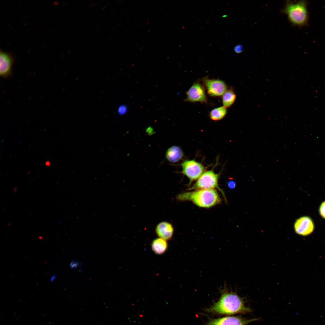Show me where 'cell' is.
Returning <instances> with one entry per match:
<instances>
[{
  "instance_id": "1",
  "label": "cell",
  "mask_w": 325,
  "mask_h": 325,
  "mask_svg": "<svg viewBox=\"0 0 325 325\" xmlns=\"http://www.w3.org/2000/svg\"><path fill=\"white\" fill-rule=\"evenodd\" d=\"M206 311L210 313L230 315L248 313L251 310L245 305L243 299L236 293L224 291L219 300Z\"/></svg>"
},
{
  "instance_id": "2",
  "label": "cell",
  "mask_w": 325,
  "mask_h": 325,
  "mask_svg": "<svg viewBox=\"0 0 325 325\" xmlns=\"http://www.w3.org/2000/svg\"><path fill=\"white\" fill-rule=\"evenodd\" d=\"M179 200L190 201L198 207L209 208L219 204L221 199L215 189H200L179 194Z\"/></svg>"
},
{
  "instance_id": "3",
  "label": "cell",
  "mask_w": 325,
  "mask_h": 325,
  "mask_svg": "<svg viewBox=\"0 0 325 325\" xmlns=\"http://www.w3.org/2000/svg\"><path fill=\"white\" fill-rule=\"evenodd\" d=\"M308 2L305 0L296 2L287 1L283 12L287 15L289 21L293 25L303 26L308 24L309 16Z\"/></svg>"
},
{
  "instance_id": "4",
  "label": "cell",
  "mask_w": 325,
  "mask_h": 325,
  "mask_svg": "<svg viewBox=\"0 0 325 325\" xmlns=\"http://www.w3.org/2000/svg\"><path fill=\"white\" fill-rule=\"evenodd\" d=\"M219 175V174L215 173L212 169L205 172L189 190L217 189L225 198L224 193L219 186L218 180Z\"/></svg>"
},
{
  "instance_id": "5",
  "label": "cell",
  "mask_w": 325,
  "mask_h": 325,
  "mask_svg": "<svg viewBox=\"0 0 325 325\" xmlns=\"http://www.w3.org/2000/svg\"><path fill=\"white\" fill-rule=\"evenodd\" d=\"M181 173L189 179V184L198 179L204 172L205 168L201 163L194 160H187L181 164Z\"/></svg>"
},
{
  "instance_id": "6",
  "label": "cell",
  "mask_w": 325,
  "mask_h": 325,
  "mask_svg": "<svg viewBox=\"0 0 325 325\" xmlns=\"http://www.w3.org/2000/svg\"><path fill=\"white\" fill-rule=\"evenodd\" d=\"M15 57L12 53L0 51V75L3 79L11 77L12 66L14 62Z\"/></svg>"
},
{
  "instance_id": "7",
  "label": "cell",
  "mask_w": 325,
  "mask_h": 325,
  "mask_svg": "<svg viewBox=\"0 0 325 325\" xmlns=\"http://www.w3.org/2000/svg\"><path fill=\"white\" fill-rule=\"evenodd\" d=\"M203 82L208 94L211 96L222 95L227 90L226 84L221 80L204 78Z\"/></svg>"
},
{
  "instance_id": "8",
  "label": "cell",
  "mask_w": 325,
  "mask_h": 325,
  "mask_svg": "<svg viewBox=\"0 0 325 325\" xmlns=\"http://www.w3.org/2000/svg\"><path fill=\"white\" fill-rule=\"evenodd\" d=\"M258 319H246L238 316H227L209 320L208 325H248Z\"/></svg>"
},
{
  "instance_id": "9",
  "label": "cell",
  "mask_w": 325,
  "mask_h": 325,
  "mask_svg": "<svg viewBox=\"0 0 325 325\" xmlns=\"http://www.w3.org/2000/svg\"><path fill=\"white\" fill-rule=\"evenodd\" d=\"M186 95L185 101L203 103L207 101L204 89L198 82H197L193 84L187 92Z\"/></svg>"
},
{
  "instance_id": "10",
  "label": "cell",
  "mask_w": 325,
  "mask_h": 325,
  "mask_svg": "<svg viewBox=\"0 0 325 325\" xmlns=\"http://www.w3.org/2000/svg\"><path fill=\"white\" fill-rule=\"evenodd\" d=\"M294 228L296 234L305 236L313 232L314 225L313 221L310 217L303 216L296 220L294 223Z\"/></svg>"
},
{
  "instance_id": "11",
  "label": "cell",
  "mask_w": 325,
  "mask_h": 325,
  "mask_svg": "<svg viewBox=\"0 0 325 325\" xmlns=\"http://www.w3.org/2000/svg\"><path fill=\"white\" fill-rule=\"evenodd\" d=\"M174 231L172 224L167 221L160 222L157 225L155 229L156 234L159 238L166 240L172 238Z\"/></svg>"
},
{
  "instance_id": "12",
  "label": "cell",
  "mask_w": 325,
  "mask_h": 325,
  "mask_svg": "<svg viewBox=\"0 0 325 325\" xmlns=\"http://www.w3.org/2000/svg\"><path fill=\"white\" fill-rule=\"evenodd\" d=\"M183 152L180 147L174 146L167 150L166 156L169 161L174 163L181 160L183 157Z\"/></svg>"
},
{
  "instance_id": "13",
  "label": "cell",
  "mask_w": 325,
  "mask_h": 325,
  "mask_svg": "<svg viewBox=\"0 0 325 325\" xmlns=\"http://www.w3.org/2000/svg\"><path fill=\"white\" fill-rule=\"evenodd\" d=\"M166 240L160 238L154 239L152 243V248L155 253L161 254L164 253L167 248Z\"/></svg>"
},
{
  "instance_id": "14",
  "label": "cell",
  "mask_w": 325,
  "mask_h": 325,
  "mask_svg": "<svg viewBox=\"0 0 325 325\" xmlns=\"http://www.w3.org/2000/svg\"><path fill=\"white\" fill-rule=\"evenodd\" d=\"M236 98V95L233 89L227 90L222 95L223 106L226 108L230 107L234 102Z\"/></svg>"
},
{
  "instance_id": "15",
  "label": "cell",
  "mask_w": 325,
  "mask_h": 325,
  "mask_svg": "<svg viewBox=\"0 0 325 325\" xmlns=\"http://www.w3.org/2000/svg\"><path fill=\"white\" fill-rule=\"evenodd\" d=\"M227 113L226 108L220 107L212 109L209 113L210 118L214 121H218L223 119Z\"/></svg>"
},
{
  "instance_id": "16",
  "label": "cell",
  "mask_w": 325,
  "mask_h": 325,
  "mask_svg": "<svg viewBox=\"0 0 325 325\" xmlns=\"http://www.w3.org/2000/svg\"><path fill=\"white\" fill-rule=\"evenodd\" d=\"M319 212L321 216L325 219V201L321 204L319 209Z\"/></svg>"
},
{
  "instance_id": "17",
  "label": "cell",
  "mask_w": 325,
  "mask_h": 325,
  "mask_svg": "<svg viewBox=\"0 0 325 325\" xmlns=\"http://www.w3.org/2000/svg\"><path fill=\"white\" fill-rule=\"evenodd\" d=\"M234 51L237 53H240L243 51V47L241 44H238L234 47Z\"/></svg>"
},
{
  "instance_id": "18",
  "label": "cell",
  "mask_w": 325,
  "mask_h": 325,
  "mask_svg": "<svg viewBox=\"0 0 325 325\" xmlns=\"http://www.w3.org/2000/svg\"><path fill=\"white\" fill-rule=\"evenodd\" d=\"M127 110V108L126 106L124 105H121L119 108L118 112L120 114L123 115L126 113Z\"/></svg>"
},
{
  "instance_id": "19",
  "label": "cell",
  "mask_w": 325,
  "mask_h": 325,
  "mask_svg": "<svg viewBox=\"0 0 325 325\" xmlns=\"http://www.w3.org/2000/svg\"><path fill=\"white\" fill-rule=\"evenodd\" d=\"M229 187L231 188H233L236 186V183L233 181H229L228 183Z\"/></svg>"
},
{
  "instance_id": "20",
  "label": "cell",
  "mask_w": 325,
  "mask_h": 325,
  "mask_svg": "<svg viewBox=\"0 0 325 325\" xmlns=\"http://www.w3.org/2000/svg\"><path fill=\"white\" fill-rule=\"evenodd\" d=\"M56 276L55 275H54L52 276L50 279V280L51 282H52L56 278Z\"/></svg>"
},
{
  "instance_id": "21",
  "label": "cell",
  "mask_w": 325,
  "mask_h": 325,
  "mask_svg": "<svg viewBox=\"0 0 325 325\" xmlns=\"http://www.w3.org/2000/svg\"><path fill=\"white\" fill-rule=\"evenodd\" d=\"M45 165L47 166H50L51 165V163L49 161H47L45 162Z\"/></svg>"
}]
</instances>
